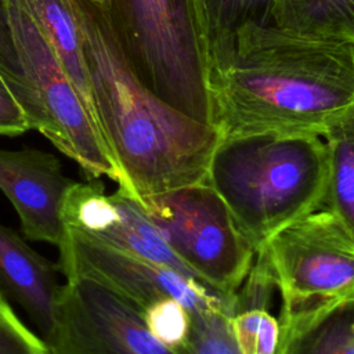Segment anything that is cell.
Instances as JSON below:
<instances>
[{"label": "cell", "mask_w": 354, "mask_h": 354, "mask_svg": "<svg viewBox=\"0 0 354 354\" xmlns=\"http://www.w3.org/2000/svg\"><path fill=\"white\" fill-rule=\"evenodd\" d=\"M207 87L221 138L324 137L354 113V40L245 24L209 66Z\"/></svg>", "instance_id": "6da1fadb"}, {"label": "cell", "mask_w": 354, "mask_h": 354, "mask_svg": "<svg viewBox=\"0 0 354 354\" xmlns=\"http://www.w3.org/2000/svg\"><path fill=\"white\" fill-rule=\"evenodd\" d=\"M80 30L94 120L122 176V189L137 201L206 183L220 142L214 126L174 109L130 69L105 4L71 0Z\"/></svg>", "instance_id": "7a4b0ae2"}, {"label": "cell", "mask_w": 354, "mask_h": 354, "mask_svg": "<svg viewBox=\"0 0 354 354\" xmlns=\"http://www.w3.org/2000/svg\"><path fill=\"white\" fill-rule=\"evenodd\" d=\"M328 167L319 136H239L220 138L206 181L256 253L278 231L322 207Z\"/></svg>", "instance_id": "3957f363"}, {"label": "cell", "mask_w": 354, "mask_h": 354, "mask_svg": "<svg viewBox=\"0 0 354 354\" xmlns=\"http://www.w3.org/2000/svg\"><path fill=\"white\" fill-rule=\"evenodd\" d=\"M0 75L29 130H37L90 178L122 176L95 120L21 0H0Z\"/></svg>", "instance_id": "277c9868"}, {"label": "cell", "mask_w": 354, "mask_h": 354, "mask_svg": "<svg viewBox=\"0 0 354 354\" xmlns=\"http://www.w3.org/2000/svg\"><path fill=\"white\" fill-rule=\"evenodd\" d=\"M105 7L138 80L174 109L213 126L207 55L194 0H109Z\"/></svg>", "instance_id": "5b68a950"}, {"label": "cell", "mask_w": 354, "mask_h": 354, "mask_svg": "<svg viewBox=\"0 0 354 354\" xmlns=\"http://www.w3.org/2000/svg\"><path fill=\"white\" fill-rule=\"evenodd\" d=\"M138 203L201 285L224 299H236L254 252L207 181L144 196Z\"/></svg>", "instance_id": "8992f818"}, {"label": "cell", "mask_w": 354, "mask_h": 354, "mask_svg": "<svg viewBox=\"0 0 354 354\" xmlns=\"http://www.w3.org/2000/svg\"><path fill=\"white\" fill-rule=\"evenodd\" d=\"M282 297L281 311L354 299V231L317 209L272 235L256 253Z\"/></svg>", "instance_id": "52a82bcc"}, {"label": "cell", "mask_w": 354, "mask_h": 354, "mask_svg": "<svg viewBox=\"0 0 354 354\" xmlns=\"http://www.w3.org/2000/svg\"><path fill=\"white\" fill-rule=\"evenodd\" d=\"M58 250L57 268L66 279L93 281L124 299L140 313L153 301L173 297L191 314L214 308L234 314L236 299H224L169 268L116 250L71 228L64 227Z\"/></svg>", "instance_id": "ba28073f"}, {"label": "cell", "mask_w": 354, "mask_h": 354, "mask_svg": "<svg viewBox=\"0 0 354 354\" xmlns=\"http://www.w3.org/2000/svg\"><path fill=\"white\" fill-rule=\"evenodd\" d=\"M43 340L50 354H174L149 333L134 306L88 279L61 285Z\"/></svg>", "instance_id": "9c48e42d"}, {"label": "cell", "mask_w": 354, "mask_h": 354, "mask_svg": "<svg viewBox=\"0 0 354 354\" xmlns=\"http://www.w3.org/2000/svg\"><path fill=\"white\" fill-rule=\"evenodd\" d=\"M94 180L75 181L68 189L62 206L65 228L198 282L173 254L136 198L120 187L106 194L102 183Z\"/></svg>", "instance_id": "30bf717a"}, {"label": "cell", "mask_w": 354, "mask_h": 354, "mask_svg": "<svg viewBox=\"0 0 354 354\" xmlns=\"http://www.w3.org/2000/svg\"><path fill=\"white\" fill-rule=\"evenodd\" d=\"M75 181L62 173L57 156L35 148H0V189L15 209L25 238L59 245L62 206Z\"/></svg>", "instance_id": "8fae6325"}, {"label": "cell", "mask_w": 354, "mask_h": 354, "mask_svg": "<svg viewBox=\"0 0 354 354\" xmlns=\"http://www.w3.org/2000/svg\"><path fill=\"white\" fill-rule=\"evenodd\" d=\"M57 266L37 253L12 228L0 223V295L15 301L37 326L51 330L61 285Z\"/></svg>", "instance_id": "7c38bea8"}, {"label": "cell", "mask_w": 354, "mask_h": 354, "mask_svg": "<svg viewBox=\"0 0 354 354\" xmlns=\"http://www.w3.org/2000/svg\"><path fill=\"white\" fill-rule=\"evenodd\" d=\"M274 354H354V299L281 311Z\"/></svg>", "instance_id": "4fadbf2b"}, {"label": "cell", "mask_w": 354, "mask_h": 354, "mask_svg": "<svg viewBox=\"0 0 354 354\" xmlns=\"http://www.w3.org/2000/svg\"><path fill=\"white\" fill-rule=\"evenodd\" d=\"M209 66L245 24L271 26L278 0H194Z\"/></svg>", "instance_id": "5bb4252c"}, {"label": "cell", "mask_w": 354, "mask_h": 354, "mask_svg": "<svg viewBox=\"0 0 354 354\" xmlns=\"http://www.w3.org/2000/svg\"><path fill=\"white\" fill-rule=\"evenodd\" d=\"M271 26L354 40V0H278Z\"/></svg>", "instance_id": "9a60e30c"}, {"label": "cell", "mask_w": 354, "mask_h": 354, "mask_svg": "<svg viewBox=\"0 0 354 354\" xmlns=\"http://www.w3.org/2000/svg\"><path fill=\"white\" fill-rule=\"evenodd\" d=\"M324 138L329 167L322 206L354 231V113L333 126Z\"/></svg>", "instance_id": "2e32d148"}, {"label": "cell", "mask_w": 354, "mask_h": 354, "mask_svg": "<svg viewBox=\"0 0 354 354\" xmlns=\"http://www.w3.org/2000/svg\"><path fill=\"white\" fill-rule=\"evenodd\" d=\"M149 333L174 354H188L192 329L189 310L173 297L153 301L141 311Z\"/></svg>", "instance_id": "e0dca14e"}, {"label": "cell", "mask_w": 354, "mask_h": 354, "mask_svg": "<svg viewBox=\"0 0 354 354\" xmlns=\"http://www.w3.org/2000/svg\"><path fill=\"white\" fill-rule=\"evenodd\" d=\"M230 329L241 354H274L279 325L267 307L253 306L235 310L228 318Z\"/></svg>", "instance_id": "ac0fdd59"}, {"label": "cell", "mask_w": 354, "mask_h": 354, "mask_svg": "<svg viewBox=\"0 0 354 354\" xmlns=\"http://www.w3.org/2000/svg\"><path fill=\"white\" fill-rule=\"evenodd\" d=\"M192 315L188 354H241L230 329L231 313L214 308Z\"/></svg>", "instance_id": "d6986e66"}, {"label": "cell", "mask_w": 354, "mask_h": 354, "mask_svg": "<svg viewBox=\"0 0 354 354\" xmlns=\"http://www.w3.org/2000/svg\"><path fill=\"white\" fill-rule=\"evenodd\" d=\"M41 337L33 333L0 295V354H48Z\"/></svg>", "instance_id": "ffe728a7"}, {"label": "cell", "mask_w": 354, "mask_h": 354, "mask_svg": "<svg viewBox=\"0 0 354 354\" xmlns=\"http://www.w3.org/2000/svg\"><path fill=\"white\" fill-rule=\"evenodd\" d=\"M28 130L25 116L0 75V136L17 137Z\"/></svg>", "instance_id": "44dd1931"}, {"label": "cell", "mask_w": 354, "mask_h": 354, "mask_svg": "<svg viewBox=\"0 0 354 354\" xmlns=\"http://www.w3.org/2000/svg\"><path fill=\"white\" fill-rule=\"evenodd\" d=\"M93 3H100V4H106L109 0H90Z\"/></svg>", "instance_id": "7402d4cb"}, {"label": "cell", "mask_w": 354, "mask_h": 354, "mask_svg": "<svg viewBox=\"0 0 354 354\" xmlns=\"http://www.w3.org/2000/svg\"><path fill=\"white\" fill-rule=\"evenodd\" d=\"M48 354H50V353H48Z\"/></svg>", "instance_id": "603a6c76"}]
</instances>
